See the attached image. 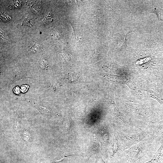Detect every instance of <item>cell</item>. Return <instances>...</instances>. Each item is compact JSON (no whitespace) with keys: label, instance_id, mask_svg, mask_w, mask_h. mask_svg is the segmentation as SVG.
I'll return each instance as SVG.
<instances>
[{"label":"cell","instance_id":"obj_1","mask_svg":"<svg viewBox=\"0 0 163 163\" xmlns=\"http://www.w3.org/2000/svg\"><path fill=\"white\" fill-rule=\"evenodd\" d=\"M80 155L76 149L68 148L64 145H61L52 153L50 163L59 162L66 157L72 155L80 156Z\"/></svg>","mask_w":163,"mask_h":163},{"label":"cell","instance_id":"obj_2","mask_svg":"<svg viewBox=\"0 0 163 163\" xmlns=\"http://www.w3.org/2000/svg\"><path fill=\"white\" fill-rule=\"evenodd\" d=\"M100 152L98 139L95 135H92L90 137L88 148L84 158V163H88L90 158L93 155Z\"/></svg>","mask_w":163,"mask_h":163},{"label":"cell","instance_id":"obj_3","mask_svg":"<svg viewBox=\"0 0 163 163\" xmlns=\"http://www.w3.org/2000/svg\"><path fill=\"white\" fill-rule=\"evenodd\" d=\"M155 125V133L156 137L159 139L163 138V121L158 122Z\"/></svg>","mask_w":163,"mask_h":163},{"label":"cell","instance_id":"obj_4","mask_svg":"<svg viewBox=\"0 0 163 163\" xmlns=\"http://www.w3.org/2000/svg\"><path fill=\"white\" fill-rule=\"evenodd\" d=\"M74 125L73 120L70 118H66L63 122L62 128L65 131L69 132L72 130Z\"/></svg>","mask_w":163,"mask_h":163},{"label":"cell","instance_id":"obj_5","mask_svg":"<svg viewBox=\"0 0 163 163\" xmlns=\"http://www.w3.org/2000/svg\"><path fill=\"white\" fill-rule=\"evenodd\" d=\"M34 22L33 20L30 18H27L22 22V24L27 25L30 27H32L33 25Z\"/></svg>","mask_w":163,"mask_h":163},{"label":"cell","instance_id":"obj_6","mask_svg":"<svg viewBox=\"0 0 163 163\" xmlns=\"http://www.w3.org/2000/svg\"><path fill=\"white\" fill-rule=\"evenodd\" d=\"M150 60V57H147L143 59H142L139 60H138L136 64H141L144 63H145L146 62H147L149 61Z\"/></svg>","mask_w":163,"mask_h":163},{"label":"cell","instance_id":"obj_7","mask_svg":"<svg viewBox=\"0 0 163 163\" xmlns=\"http://www.w3.org/2000/svg\"><path fill=\"white\" fill-rule=\"evenodd\" d=\"M96 163H106L101 156H96L95 157Z\"/></svg>","mask_w":163,"mask_h":163},{"label":"cell","instance_id":"obj_8","mask_svg":"<svg viewBox=\"0 0 163 163\" xmlns=\"http://www.w3.org/2000/svg\"><path fill=\"white\" fill-rule=\"evenodd\" d=\"M126 35H125L123 39L120 40L119 42V44L120 47H122L124 45H126Z\"/></svg>","mask_w":163,"mask_h":163},{"label":"cell","instance_id":"obj_9","mask_svg":"<svg viewBox=\"0 0 163 163\" xmlns=\"http://www.w3.org/2000/svg\"><path fill=\"white\" fill-rule=\"evenodd\" d=\"M41 66L44 68H46L47 66V62L45 60H42L41 63Z\"/></svg>","mask_w":163,"mask_h":163},{"label":"cell","instance_id":"obj_10","mask_svg":"<svg viewBox=\"0 0 163 163\" xmlns=\"http://www.w3.org/2000/svg\"><path fill=\"white\" fill-rule=\"evenodd\" d=\"M93 19L94 22H95L99 23V19L97 15H94L93 17Z\"/></svg>","mask_w":163,"mask_h":163}]
</instances>
